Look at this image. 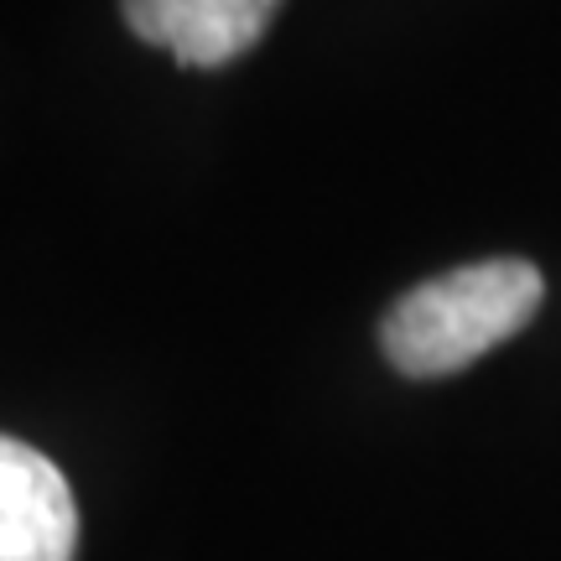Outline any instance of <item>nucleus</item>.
I'll list each match as a JSON object with an SVG mask.
<instances>
[{
	"instance_id": "1",
	"label": "nucleus",
	"mask_w": 561,
	"mask_h": 561,
	"mask_svg": "<svg viewBox=\"0 0 561 561\" xmlns=\"http://www.w3.org/2000/svg\"><path fill=\"white\" fill-rule=\"evenodd\" d=\"M546 280L530 261H479L458 265L437 280L411 286L380 322L385 359L401 375L437 380L458 375L504 339H515L541 312Z\"/></svg>"
},
{
	"instance_id": "2",
	"label": "nucleus",
	"mask_w": 561,
	"mask_h": 561,
	"mask_svg": "<svg viewBox=\"0 0 561 561\" xmlns=\"http://www.w3.org/2000/svg\"><path fill=\"white\" fill-rule=\"evenodd\" d=\"M79 510L58 462L0 437V561H73Z\"/></svg>"
},
{
	"instance_id": "3",
	"label": "nucleus",
	"mask_w": 561,
	"mask_h": 561,
	"mask_svg": "<svg viewBox=\"0 0 561 561\" xmlns=\"http://www.w3.org/2000/svg\"><path fill=\"white\" fill-rule=\"evenodd\" d=\"M280 0H121L125 26L151 47H167L187 68H224L244 58Z\"/></svg>"
}]
</instances>
